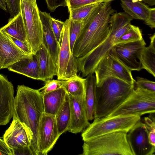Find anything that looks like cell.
Listing matches in <instances>:
<instances>
[{"label": "cell", "mask_w": 155, "mask_h": 155, "mask_svg": "<svg viewBox=\"0 0 155 155\" xmlns=\"http://www.w3.org/2000/svg\"><path fill=\"white\" fill-rule=\"evenodd\" d=\"M13 118L23 125L28 135L33 155H39L38 130L44 113L42 95L38 89L18 85L14 97Z\"/></svg>", "instance_id": "cell-1"}, {"label": "cell", "mask_w": 155, "mask_h": 155, "mask_svg": "<svg viewBox=\"0 0 155 155\" xmlns=\"http://www.w3.org/2000/svg\"><path fill=\"white\" fill-rule=\"evenodd\" d=\"M114 12L110 2H100L84 21L72 53L77 58L84 56L101 44L109 31V21Z\"/></svg>", "instance_id": "cell-2"}, {"label": "cell", "mask_w": 155, "mask_h": 155, "mask_svg": "<svg viewBox=\"0 0 155 155\" xmlns=\"http://www.w3.org/2000/svg\"><path fill=\"white\" fill-rule=\"evenodd\" d=\"M133 19L125 12H116L111 16L109 31L106 38L85 55L76 58L78 71L83 77L94 73L100 61L110 52L117 39L130 27Z\"/></svg>", "instance_id": "cell-3"}, {"label": "cell", "mask_w": 155, "mask_h": 155, "mask_svg": "<svg viewBox=\"0 0 155 155\" xmlns=\"http://www.w3.org/2000/svg\"><path fill=\"white\" fill-rule=\"evenodd\" d=\"M135 87V84L111 77L96 84L94 118L107 116L127 99Z\"/></svg>", "instance_id": "cell-4"}, {"label": "cell", "mask_w": 155, "mask_h": 155, "mask_svg": "<svg viewBox=\"0 0 155 155\" xmlns=\"http://www.w3.org/2000/svg\"><path fill=\"white\" fill-rule=\"evenodd\" d=\"M83 155H133L127 138V133L117 132L84 141Z\"/></svg>", "instance_id": "cell-5"}, {"label": "cell", "mask_w": 155, "mask_h": 155, "mask_svg": "<svg viewBox=\"0 0 155 155\" xmlns=\"http://www.w3.org/2000/svg\"><path fill=\"white\" fill-rule=\"evenodd\" d=\"M138 114H127L110 117H96L81 134L84 141L117 132L127 133L140 120Z\"/></svg>", "instance_id": "cell-6"}, {"label": "cell", "mask_w": 155, "mask_h": 155, "mask_svg": "<svg viewBox=\"0 0 155 155\" xmlns=\"http://www.w3.org/2000/svg\"><path fill=\"white\" fill-rule=\"evenodd\" d=\"M155 112V92L135 87L133 91L117 108L106 117L123 114L141 115Z\"/></svg>", "instance_id": "cell-7"}, {"label": "cell", "mask_w": 155, "mask_h": 155, "mask_svg": "<svg viewBox=\"0 0 155 155\" xmlns=\"http://www.w3.org/2000/svg\"><path fill=\"white\" fill-rule=\"evenodd\" d=\"M20 12L28 41L32 54H35L43 41V31L36 0H20Z\"/></svg>", "instance_id": "cell-8"}, {"label": "cell", "mask_w": 155, "mask_h": 155, "mask_svg": "<svg viewBox=\"0 0 155 155\" xmlns=\"http://www.w3.org/2000/svg\"><path fill=\"white\" fill-rule=\"evenodd\" d=\"M62 31L58 55L57 79L67 80L77 75L78 70L76 58L71 51L69 39V20L64 22Z\"/></svg>", "instance_id": "cell-9"}, {"label": "cell", "mask_w": 155, "mask_h": 155, "mask_svg": "<svg viewBox=\"0 0 155 155\" xmlns=\"http://www.w3.org/2000/svg\"><path fill=\"white\" fill-rule=\"evenodd\" d=\"M96 84L108 77H115L135 84L131 71L114 54L112 49L99 62L94 71Z\"/></svg>", "instance_id": "cell-10"}, {"label": "cell", "mask_w": 155, "mask_h": 155, "mask_svg": "<svg viewBox=\"0 0 155 155\" xmlns=\"http://www.w3.org/2000/svg\"><path fill=\"white\" fill-rule=\"evenodd\" d=\"M146 44L143 38L134 41L115 44L112 51L119 61L131 71H139L142 68L138 58Z\"/></svg>", "instance_id": "cell-11"}, {"label": "cell", "mask_w": 155, "mask_h": 155, "mask_svg": "<svg viewBox=\"0 0 155 155\" xmlns=\"http://www.w3.org/2000/svg\"><path fill=\"white\" fill-rule=\"evenodd\" d=\"M60 135L56 123L55 116L43 114L38 130L39 155H46L53 148Z\"/></svg>", "instance_id": "cell-12"}, {"label": "cell", "mask_w": 155, "mask_h": 155, "mask_svg": "<svg viewBox=\"0 0 155 155\" xmlns=\"http://www.w3.org/2000/svg\"><path fill=\"white\" fill-rule=\"evenodd\" d=\"M149 131L145 124L139 120L127 133V138L133 155H154L155 146L149 142Z\"/></svg>", "instance_id": "cell-13"}, {"label": "cell", "mask_w": 155, "mask_h": 155, "mask_svg": "<svg viewBox=\"0 0 155 155\" xmlns=\"http://www.w3.org/2000/svg\"><path fill=\"white\" fill-rule=\"evenodd\" d=\"M14 93L11 82L0 74V125L7 124L13 117Z\"/></svg>", "instance_id": "cell-14"}, {"label": "cell", "mask_w": 155, "mask_h": 155, "mask_svg": "<svg viewBox=\"0 0 155 155\" xmlns=\"http://www.w3.org/2000/svg\"><path fill=\"white\" fill-rule=\"evenodd\" d=\"M69 96L71 117L68 131L77 134L84 130L90 124L87 117L85 97Z\"/></svg>", "instance_id": "cell-15"}, {"label": "cell", "mask_w": 155, "mask_h": 155, "mask_svg": "<svg viewBox=\"0 0 155 155\" xmlns=\"http://www.w3.org/2000/svg\"><path fill=\"white\" fill-rule=\"evenodd\" d=\"M28 55L17 46L8 35L0 31V70L7 68Z\"/></svg>", "instance_id": "cell-16"}, {"label": "cell", "mask_w": 155, "mask_h": 155, "mask_svg": "<svg viewBox=\"0 0 155 155\" xmlns=\"http://www.w3.org/2000/svg\"><path fill=\"white\" fill-rule=\"evenodd\" d=\"M3 140L12 150L22 147H30V142L24 127L16 119L13 118L9 127L3 135Z\"/></svg>", "instance_id": "cell-17"}, {"label": "cell", "mask_w": 155, "mask_h": 155, "mask_svg": "<svg viewBox=\"0 0 155 155\" xmlns=\"http://www.w3.org/2000/svg\"><path fill=\"white\" fill-rule=\"evenodd\" d=\"M43 31V42L57 67L60 44L58 42L52 28L49 13L39 10Z\"/></svg>", "instance_id": "cell-18"}, {"label": "cell", "mask_w": 155, "mask_h": 155, "mask_svg": "<svg viewBox=\"0 0 155 155\" xmlns=\"http://www.w3.org/2000/svg\"><path fill=\"white\" fill-rule=\"evenodd\" d=\"M7 69L9 71L24 75L32 79L40 80L38 61L35 54L22 58Z\"/></svg>", "instance_id": "cell-19"}, {"label": "cell", "mask_w": 155, "mask_h": 155, "mask_svg": "<svg viewBox=\"0 0 155 155\" xmlns=\"http://www.w3.org/2000/svg\"><path fill=\"white\" fill-rule=\"evenodd\" d=\"M35 54L38 61L40 80L45 81L57 76V66L43 41Z\"/></svg>", "instance_id": "cell-20"}, {"label": "cell", "mask_w": 155, "mask_h": 155, "mask_svg": "<svg viewBox=\"0 0 155 155\" xmlns=\"http://www.w3.org/2000/svg\"><path fill=\"white\" fill-rule=\"evenodd\" d=\"M67 93L62 87L43 95L44 113L55 116L64 102Z\"/></svg>", "instance_id": "cell-21"}, {"label": "cell", "mask_w": 155, "mask_h": 155, "mask_svg": "<svg viewBox=\"0 0 155 155\" xmlns=\"http://www.w3.org/2000/svg\"><path fill=\"white\" fill-rule=\"evenodd\" d=\"M0 31L23 41L30 46L20 11L16 16L10 17L8 20V23L0 28Z\"/></svg>", "instance_id": "cell-22"}, {"label": "cell", "mask_w": 155, "mask_h": 155, "mask_svg": "<svg viewBox=\"0 0 155 155\" xmlns=\"http://www.w3.org/2000/svg\"><path fill=\"white\" fill-rule=\"evenodd\" d=\"M141 0H121V5L127 14L133 19L145 20L150 8Z\"/></svg>", "instance_id": "cell-23"}, {"label": "cell", "mask_w": 155, "mask_h": 155, "mask_svg": "<svg viewBox=\"0 0 155 155\" xmlns=\"http://www.w3.org/2000/svg\"><path fill=\"white\" fill-rule=\"evenodd\" d=\"M150 43L145 46L141 51L138 58L141 68L155 77V33L150 37Z\"/></svg>", "instance_id": "cell-24"}, {"label": "cell", "mask_w": 155, "mask_h": 155, "mask_svg": "<svg viewBox=\"0 0 155 155\" xmlns=\"http://www.w3.org/2000/svg\"><path fill=\"white\" fill-rule=\"evenodd\" d=\"M94 74L88 75L85 78V101L88 119L89 120H94V118L96 81L95 75Z\"/></svg>", "instance_id": "cell-25"}, {"label": "cell", "mask_w": 155, "mask_h": 155, "mask_svg": "<svg viewBox=\"0 0 155 155\" xmlns=\"http://www.w3.org/2000/svg\"><path fill=\"white\" fill-rule=\"evenodd\" d=\"M70 117L69 97L67 93L63 104L55 116L58 132L60 136L68 130Z\"/></svg>", "instance_id": "cell-26"}, {"label": "cell", "mask_w": 155, "mask_h": 155, "mask_svg": "<svg viewBox=\"0 0 155 155\" xmlns=\"http://www.w3.org/2000/svg\"><path fill=\"white\" fill-rule=\"evenodd\" d=\"M85 78L78 75L65 80L63 87L70 96L75 97H85Z\"/></svg>", "instance_id": "cell-27"}, {"label": "cell", "mask_w": 155, "mask_h": 155, "mask_svg": "<svg viewBox=\"0 0 155 155\" xmlns=\"http://www.w3.org/2000/svg\"><path fill=\"white\" fill-rule=\"evenodd\" d=\"M99 3L87 4L69 11V18L73 21H84Z\"/></svg>", "instance_id": "cell-28"}, {"label": "cell", "mask_w": 155, "mask_h": 155, "mask_svg": "<svg viewBox=\"0 0 155 155\" xmlns=\"http://www.w3.org/2000/svg\"><path fill=\"white\" fill-rule=\"evenodd\" d=\"M143 38L142 32L140 28L131 25L129 29L117 39L115 44L134 41Z\"/></svg>", "instance_id": "cell-29"}, {"label": "cell", "mask_w": 155, "mask_h": 155, "mask_svg": "<svg viewBox=\"0 0 155 155\" xmlns=\"http://www.w3.org/2000/svg\"><path fill=\"white\" fill-rule=\"evenodd\" d=\"M69 20V39L71 49L72 52L75 42L83 28L84 21Z\"/></svg>", "instance_id": "cell-30"}, {"label": "cell", "mask_w": 155, "mask_h": 155, "mask_svg": "<svg viewBox=\"0 0 155 155\" xmlns=\"http://www.w3.org/2000/svg\"><path fill=\"white\" fill-rule=\"evenodd\" d=\"M45 82L44 86L38 89L42 95L63 87L65 81L48 79Z\"/></svg>", "instance_id": "cell-31"}, {"label": "cell", "mask_w": 155, "mask_h": 155, "mask_svg": "<svg viewBox=\"0 0 155 155\" xmlns=\"http://www.w3.org/2000/svg\"><path fill=\"white\" fill-rule=\"evenodd\" d=\"M136 87H139L151 91L155 92V82L142 77H137L135 81Z\"/></svg>", "instance_id": "cell-32"}, {"label": "cell", "mask_w": 155, "mask_h": 155, "mask_svg": "<svg viewBox=\"0 0 155 155\" xmlns=\"http://www.w3.org/2000/svg\"><path fill=\"white\" fill-rule=\"evenodd\" d=\"M51 22L53 32L58 42L60 44L61 33L64 22L51 17Z\"/></svg>", "instance_id": "cell-33"}, {"label": "cell", "mask_w": 155, "mask_h": 155, "mask_svg": "<svg viewBox=\"0 0 155 155\" xmlns=\"http://www.w3.org/2000/svg\"><path fill=\"white\" fill-rule=\"evenodd\" d=\"M8 11L11 17L18 15L20 11V0H5Z\"/></svg>", "instance_id": "cell-34"}, {"label": "cell", "mask_w": 155, "mask_h": 155, "mask_svg": "<svg viewBox=\"0 0 155 155\" xmlns=\"http://www.w3.org/2000/svg\"><path fill=\"white\" fill-rule=\"evenodd\" d=\"M68 12L83 6L98 2L97 0H65Z\"/></svg>", "instance_id": "cell-35"}, {"label": "cell", "mask_w": 155, "mask_h": 155, "mask_svg": "<svg viewBox=\"0 0 155 155\" xmlns=\"http://www.w3.org/2000/svg\"><path fill=\"white\" fill-rule=\"evenodd\" d=\"M48 8L51 12L60 6H66L65 0H45Z\"/></svg>", "instance_id": "cell-36"}, {"label": "cell", "mask_w": 155, "mask_h": 155, "mask_svg": "<svg viewBox=\"0 0 155 155\" xmlns=\"http://www.w3.org/2000/svg\"><path fill=\"white\" fill-rule=\"evenodd\" d=\"M8 36L17 46L25 53L28 55L32 54L31 47L28 45L9 35Z\"/></svg>", "instance_id": "cell-37"}, {"label": "cell", "mask_w": 155, "mask_h": 155, "mask_svg": "<svg viewBox=\"0 0 155 155\" xmlns=\"http://www.w3.org/2000/svg\"><path fill=\"white\" fill-rule=\"evenodd\" d=\"M143 121V122L147 127L149 132H155L154 113L150 114L148 117H144Z\"/></svg>", "instance_id": "cell-38"}, {"label": "cell", "mask_w": 155, "mask_h": 155, "mask_svg": "<svg viewBox=\"0 0 155 155\" xmlns=\"http://www.w3.org/2000/svg\"><path fill=\"white\" fill-rule=\"evenodd\" d=\"M145 23L151 28H155V8H150L148 17L145 20Z\"/></svg>", "instance_id": "cell-39"}, {"label": "cell", "mask_w": 155, "mask_h": 155, "mask_svg": "<svg viewBox=\"0 0 155 155\" xmlns=\"http://www.w3.org/2000/svg\"><path fill=\"white\" fill-rule=\"evenodd\" d=\"M13 155H33L29 147H22L12 150Z\"/></svg>", "instance_id": "cell-40"}, {"label": "cell", "mask_w": 155, "mask_h": 155, "mask_svg": "<svg viewBox=\"0 0 155 155\" xmlns=\"http://www.w3.org/2000/svg\"><path fill=\"white\" fill-rule=\"evenodd\" d=\"M0 151L6 155H13L12 151L6 145L3 140L0 138Z\"/></svg>", "instance_id": "cell-41"}, {"label": "cell", "mask_w": 155, "mask_h": 155, "mask_svg": "<svg viewBox=\"0 0 155 155\" xmlns=\"http://www.w3.org/2000/svg\"><path fill=\"white\" fill-rule=\"evenodd\" d=\"M0 8L6 12L8 11L5 0H0Z\"/></svg>", "instance_id": "cell-42"}, {"label": "cell", "mask_w": 155, "mask_h": 155, "mask_svg": "<svg viewBox=\"0 0 155 155\" xmlns=\"http://www.w3.org/2000/svg\"><path fill=\"white\" fill-rule=\"evenodd\" d=\"M146 3L150 5L153 6L155 5V0H141Z\"/></svg>", "instance_id": "cell-43"}, {"label": "cell", "mask_w": 155, "mask_h": 155, "mask_svg": "<svg viewBox=\"0 0 155 155\" xmlns=\"http://www.w3.org/2000/svg\"><path fill=\"white\" fill-rule=\"evenodd\" d=\"M98 2H110L114 0H97Z\"/></svg>", "instance_id": "cell-44"}, {"label": "cell", "mask_w": 155, "mask_h": 155, "mask_svg": "<svg viewBox=\"0 0 155 155\" xmlns=\"http://www.w3.org/2000/svg\"><path fill=\"white\" fill-rule=\"evenodd\" d=\"M0 155H6V154L0 151Z\"/></svg>", "instance_id": "cell-45"}]
</instances>
